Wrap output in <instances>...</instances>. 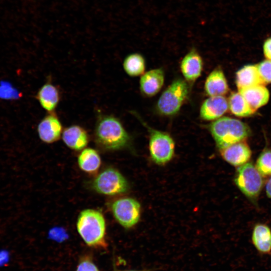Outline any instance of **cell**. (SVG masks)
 Wrapping results in <instances>:
<instances>
[{
    "label": "cell",
    "mask_w": 271,
    "mask_h": 271,
    "mask_svg": "<svg viewBox=\"0 0 271 271\" xmlns=\"http://www.w3.org/2000/svg\"><path fill=\"white\" fill-rule=\"evenodd\" d=\"M94 133L97 145L107 151L125 148L130 142V136L121 121L111 115L99 116L95 124Z\"/></svg>",
    "instance_id": "6da1fadb"
},
{
    "label": "cell",
    "mask_w": 271,
    "mask_h": 271,
    "mask_svg": "<svg viewBox=\"0 0 271 271\" xmlns=\"http://www.w3.org/2000/svg\"><path fill=\"white\" fill-rule=\"evenodd\" d=\"M76 228L87 246L95 248L107 247L105 220L100 211L92 209L82 211L77 220Z\"/></svg>",
    "instance_id": "7a4b0ae2"
},
{
    "label": "cell",
    "mask_w": 271,
    "mask_h": 271,
    "mask_svg": "<svg viewBox=\"0 0 271 271\" xmlns=\"http://www.w3.org/2000/svg\"><path fill=\"white\" fill-rule=\"evenodd\" d=\"M209 129L220 150L232 144L243 141L251 132L246 124L229 117L216 119L209 125Z\"/></svg>",
    "instance_id": "3957f363"
},
{
    "label": "cell",
    "mask_w": 271,
    "mask_h": 271,
    "mask_svg": "<svg viewBox=\"0 0 271 271\" xmlns=\"http://www.w3.org/2000/svg\"><path fill=\"white\" fill-rule=\"evenodd\" d=\"M189 85L181 78L175 79L163 91L157 104L156 109L164 116H173L180 110L188 97Z\"/></svg>",
    "instance_id": "277c9868"
},
{
    "label": "cell",
    "mask_w": 271,
    "mask_h": 271,
    "mask_svg": "<svg viewBox=\"0 0 271 271\" xmlns=\"http://www.w3.org/2000/svg\"><path fill=\"white\" fill-rule=\"evenodd\" d=\"M142 123L149 133V149L152 160L158 165H164L173 157L175 143L172 137L167 132L154 129L145 123Z\"/></svg>",
    "instance_id": "5b68a950"
},
{
    "label": "cell",
    "mask_w": 271,
    "mask_h": 271,
    "mask_svg": "<svg viewBox=\"0 0 271 271\" xmlns=\"http://www.w3.org/2000/svg\"><path fill=\"white\" fill-rule=\"evenodd\" d=\"M234 182L246 197L253 200L258 197L263 186L262 176L251 162L238 167Z\"/></svg>",
    "instance_id": "8992f818"
},
{
    "label": "cell",
    "mask_w": 271,
    "mask_h": 271,
    "mask_svg": "<svg viewBox=\"0 0 271 271\" xmlns=\"http://www.w3.org/2000/svg\"><path fill=\"white\" fill-rule=\"evenodd\" d=\"M92 187L98 193L112 196L126 192L128 184L118 170L108 168L103 170L94 179Z\"/></svg>",
    "instance_id": "52a82bcc"
},
{
    "label": "cell",
    "mask_w": 271,
    "mask_h": 271,
    "mask_svg": "<svg viewBox=\"0 0 271 271\" xmlns=\"http://www.w3.org/2000/svg\"><path fill=\"white\" fill-rule=\"evenodd\" d=\"M112 214L123 227L128 229L134 226L139 221L141 205L136 199L125 197L115 200L111 205Z\"/></svg>",
    "instance_id": "ba28073f"
},
{
    "label": "cell",
    "mask_w": 271,
    "mask_h": 271,
    "mask_svg": "<svg viewBox=\"0 0 271 271\" xmlns=\"http://www.w3.org/2000/svg\"><path fill=\"white\" fill-rule=\"evenodd\" d=\"M62 123L57 115L54 112H49L39 122L37 132L40 140L47 144L58 141L63 132Z\"/></svg>",
    "instance_id": "9c48e42d"
},
{
    "label": "cell",
    "mask_w": 271,
    "mask_h": 271,
    "mask_svg": "<svg viewBox=\"0 0 271 271\" xmlns=\"http://www.w3.org/2000/svg\"><path fill=\"white\" fill-rule=\"evenodd\" d=\"M203 69V59L195 48L191 49L183 57L180 70L185 80L194 83L201 75Z\"/></svg>",
    "instance_id": "30bf717a"
},
{
    "label": "cell",
    "mask_w": 271,
    "mask_h": 271,
    "mask_svg": "<svg viewBox=\"0 0 271 271\" xmlns=\"http://www.w3.org/2000/svg\"><path fill=\"white\" fill-rule=\"evenodd\" d=\"M165 81V73L162 68L151 69L141 75L140 89L145 96L153 97L162 89Z\"/></svg>",
    "instance_id": "8fae6325"
},
{
    "label": "cell",
    "mask_w": 271,
    "mask_h": 271,
    "mask_svg": "<svg viewBox=\"0 0 271 271\" xmlns=\"http://www.w3.org/2000/svg\"><path fill=\"white\" fill-rule=\"evenodd\" d=\"M220 151L223 159L234 167L246 164L251 156L249 147L243 141L232 144Z\"/></svg>",
    "instance_id": "7c38bea8"
},
{
    "label": "cell",
    "mask_w": 271,
    "mask_h": 271,
    "mask_svg": "<svg viewBox=\"0 0 271 271\" xmlns=\"http://www.w3.org/2000/svg\"><path fill=\"white\" fill-rule=\"evenodd\" d=\"M228 108V101L223 96H209L201 106L200 117L205 120L217 119Z\"/></svg>",
    "instance_id": "4fadbf2b"
},
{
    "label": "cell",
    "mask_w": 271,
    "mask_h": 271,
    "mask_svg": "<svg viewBox=\"0 0 271 271\" xmlns=\"http://www.w3.org/2000/svg\"><path fill=\"white\" fill-rule=\"evenodd\" d=\"M62 140L70 149L80 151L85 148L89 141L86 130L79 125H72L63 129Z\"/></svg>",
    "instance_id": "5bb4252c"
},
{
    "label": "cell",
    "mask_w": 271,
    "mask_h": 271,
    "mask_svg": "<svg viewBox=\"0 0 271 271\" xmlns=\"http://www.w3.org/2000/svg\"><path fill=\"white\" fill-rule=\"evenodd\" d=\"M61 94L58 88L48 81L39 89L36 98L42 107L48 112H53L57 107Z\"/></svg>",
    "instance_id": "9a60e30c"
},
{
    "label": "cell",
    "mask_w": 271,
    "mask_h": 271,
    "mask_svg": "<svg viewBox=\"0 0 271 271\" xmlns=\"http://www.w3.org/2000/svg\"><path fill=\"white\" fill-rule=\"evenodd\" d=\"M204 90L209 96H223L228 92V83L221 69L216 68L210 73L205 82Z\"/></svg>",
    "instance_id": "2e32d148"
},
{
    "label": "cell",
    "mask_w": 271,
    "mask_h": 271,
    "mask_svg": "<svg viewBox=\"0 0 271 271\" xmlns=\"http://www.w3.org/2000/svg\"><path fill=\"white\" fill-rule=\"evenodd\" d=\"M251 242L259 254L263 255H270V228L264 224H256L252 231Z\"/></svg>",
    "instance_id": "e0dca14e"
},
{
    "label": "cell",
    "mask_w": 271,
    "mask_h": 271,
    "mask_svg": "<svg viewBox=\"0 0 271 271\" xmlns=\"http://www.w3.org/2000/svg\"><path fill=\"white\" fill-rule=\"evenodd\" d=\"M235 83L238 90L265 84L256 65H247L236 73Z\"/></svg>",
    "instance_id": "ac0fdd59"
},
{
    "label": "cell",
    "mask_w": 271,
    "mask_h": 271,
    "mask_svg": "<svg viewBox=\"0 0 271 271\" xmlns=\"http://www.w3.org/2000/svg\"><path fill=\"white\" fill-rule=\"evenodd\" d=\"M238 92L255 111L266 104L269 100V91L263 85L240 89Z\"/></svg>",
    "instance_id": "d6986e66"
},
{
    "label": "cell",
    "mask_w": 271,
    "mask_h": 271,
    "mask_svg": "<svg viewBox=\"0 0 271 271\" xmlns=\"http://www.w3.org/2000/svg\"><path fill=\"white\" fill-rule=\"evenodd\" d=\"M78 164L83 171L93 174L96 173L100 167L101 158L95 150L85 148L78 156Z\"/></svg>",
    "instance_id": "ffe728a7"
},
{
    "label": "cell",
    "mask_w": 271,
    "mask_h": 271,
    "mask_svg": "<svg viewBox=\"0 0 271 271\" xmlns=\"http://www.w3.org/2000/svg\"><path fill=\"white\" fill-rule=\"evenodd\" d=\"M122 66L124 71L129 76L142 75L146 69L145 59L140 53H131L125 57Z\"/></svg>",
    "instance_id": "44dd1931"
},
{
    "label": "cell",
    "mask_w": 271,
    "mask_h": 271,
    "mask_svg": "<svg viewBox=\"0 0 271 271\" xmlns=\"http://www.w3.org/2000/svg\"><path fill=\"white\" fill-rule=\"evenodd\" d=\"M228 103L230 111L232 114L237 116H248L252 114L255 111L239 92H233L230 94Z\"/></svg>",
    "instance_id": "7402d4cb"
},
{
    "label": "cell",
    "mask_w": 271,
    "mask_h": 271,
    "mask_svg": "<svg viewBox=\"0 0 271 271\" xmlns=\"http://www.w3.org/2000/svg\"><path fill=\"white\" fill-rule=\"evenodd\" d=\"M255 167L262 176H271V151L266 150L259 156Z\"/></svg>",
    "instance_id": "603a6c76"
},
{
    "label": "cell",
    "mask_w": 271,
    "mask_h": 271,
    "mask_svg": "<svg viewBox=\"0 0 271 271\" xmlns=\"http://www.w3.org/2000/svg\"><path fill=\"white\" fill-rule=\"evenodd\" d=\"M20 93L8 82L2 81L0 84V98L6 99H18Z\"/></svg>",
    "instance_id": "cb8c5ba5"
},
{
    "label": "cell",
    "mask_w": 271,
    "mask_h": 271,
    "mask_svg": "<svg viewBox=\"0 0 271 271\" xmlns=\"http://www.w3.org/2000/svg\"><path fill=\"white\" fill-rule=\"evenodd\" d=\"M256 66L264 83H271V60H265L258 64Z\"/></svg>",
    "instance_id": "d4e9b609"
},
{
    "label": "cell",
    "mask_w": 271,
    "mask_h": 271,
    "mask_svg": "<svg viewBox=\"0 0 271 271\" xmlns=\"http://www.w3.org/2000/svg\"><path fill=\"white\" fill-rule=\"evenodd\" d=\"M75 271H100L92 258L87 255L81 257Z\"/></svg>",
    "instance_id": "484cf974"
},
{
    "label": "cell",
    "mask_w": 271,
    "mask_h": 271,
    "mask_svg": "<svg viewBox=\"0 0 271 271\" xmlns=\"http://www.w3.org/2000/svg\"><path fill=\"white\" fill-rule=\"evenodd\" d=\"M49 237L56 241L62 242L68 237V234L63 228L55 227L50 230Z\"/></svg>",
    "instance_id": "4316f807"
},
{
    "label": "cell",
    "mask_w": 271,
    "mask_h": 271,
    "mask_svg": "<svg viewBox=\"0 0 271 271\" xmlns=\"http://www.w3.org/2000/svg\"><path fill=\"white\" fill-rule=\"evenodd\" d=\"M12 253L7 248H0V268L7 266L11 261Z\"/></svg>",
    "instance_id": "83f0119b"
},
{
    "label": "cell",
    "mask_w": 271,
    "mask_h": 271,
    "mask_svg": "<svg viewBox=\"0 0 271 271\" xmlns=\"http://www.w3.org/2000/svg\"><path fill=\"white\" fill-rule=\"evenodd\" d=\"M263 52L267 59L271 60V37L264 41L263 44Z\"/></svg>",
    "instance_id": "f1b7e54d"
},
{
    "label": "cell",
    "mask_w": 271,
    "mask_h": 271,
    "mask_svg": "<svg viewBox=\"0 0 271 271\" xmlns=\"http://www.w3.org/2000/svg\"><path fill=\"white\" fill-rule=\"evenodd\" d=\"M265 192L267 196L271 198V177L267 180L265 184Z\"/></svg>",
    "instance_id": "f546056e"
},
{
    "label": "cell",
    "mask_w": 271,
    "mask_h": 271,
    "mask_svg": "<svg viewBox=\"0 0 271 271\" xmlns=\"http://www.w3.org/2000/svg\"><path fill=\"white\" fill-rule=\"evenodd\" d=\"M117 271H147V270H118Z\"/></svg>",
    "instance_id": "4dcf8cb0"
}]
</instances>
